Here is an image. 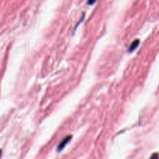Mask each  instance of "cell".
<instances>
[{
  "mask_svg": "<svg viewBox=\"0 0 159 159\" xmlns=\"http://www.w3.org/2000/svg\"><path fill=\"white\" fill-rule=\"evenodd\" d=\"M149 159H159V154H153Z\"/></svg>",
  "mask_w": 159,
  "mask_h": 159,
  "instance_id": "3",
  "label": "cell"
},
{
  "mask_svg": "<svg viewBox=\"0 0 159 159\" xmlns=\"http://www.w3.org/2000/svg\"><path fill=\"white\" fill-rule=\"evenodd\" d=\"M1 154H2V150H0V157H1Z\"/></svg>",
  "mask_w": 159,
  "mask_h": 159,
  "instance_id": "5",
  "label": "cell"
},
{
  "mask_svg": "<svg viewBox=\"0 0 159 159\" xmlns=\"http://www.w3.org/2000/svg\"><path fill=\"white\" fill-rule=\"evenodd\" d=\"M72 138V135L66 136L65 138H63L62 141H60L59 145H58V148H57V151H61L63 150V149L65 148V147L70 142Z\"/></svg>",
  "mask_w": 159,
  "mask_h": 159,
  "instance_id": "1",
  "label": "cell"
},
{
  "mask_svg": "<svg viewBox=\"0 0 159 159\" xmlns=\"http://www.w3.org/2000/svg\"><path fill=\"white\" fill-rule=\"evenodd\" d=\"M87 3H88V5H92V4L96 3V1H89V2H88Z\"/></svg>",
  "mask_w": 159,
  "mask_h": 159,
  "instance_id": "4",
  "label": "cell"
},
{
  "mask_svg": "<svg viewBox=\"0 0 159 159\" xmlns=\"http://www.w3.org/2000/svg\"><path fill=\"white\" fill-rule=\"evenodd\" d=\"M140 43V40H135L132 42V43L130 44V46L128 48V51L129 52H132L134 51V50H136V48L139 46Z\"/></svg>",
  "mask_w": 159,
  "mask_h": 159,
  "instance_id": "2",
  "label": "cell"
}]
</instances>
